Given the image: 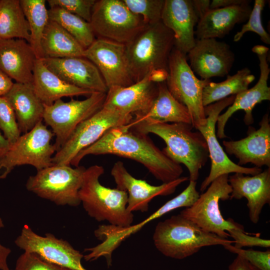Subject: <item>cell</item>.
<instances>
[{"mask_svg": "<svg viewBox=\"0 0 270 270\" xmlns=\"http://www.w3.org/2000/svg\"><path fill=\"white\" fill-rule=\"evenodd\" d=\"M112 154L135 160L146 168L163 183L173 181L183 172L181 165L167 156L152 142L148 134L126 125L112 128L95 143L80 151L70 165L79 166L88 155Z\"/></svg>", "mask_w": 270, "mask_h": 270, "instance_id": "obj_1", "label": "cell"}, {"mask_svg": "<svg viewBox=\"0 0 270 270\" xmlns=\"http://www.w3.org/2000/svg\"><path fill=\"white\" fill-rule=\"evenodd\" d=\"M126 126L140 133H152L162 138L166 144L162 150L164 154L186 166L190 180H197L200 170L206 163L209 153L204 136L198 130L194 132L192 124L141 121L130 122Z\"/></svg>", "mask_w": 270, "mask_h": 270, "instance_id": "obj_2", "label": "cell"}, {"mask_svg": "<svg viewBox=\"0 0 270 270\" xmlns=\"http://www.w3.org/2000/svg\"><path fill=\"white\" fill-rule=\"evenodd\" d=\"M104 172V167L97 164L86 168L78 192L80 203L88 214L98 222L129 226L133 222L134 214L127 210L128 194L117 188L102 185L100 178Z\"/></svg>", "mask_w": 270, "mask_h": 270, "instance_id": "obj_3", "label": "cell"}, {"mask_svg": "<svg viewBox=\"0 0 270 270\" xmlns=\"http://www.w3.org/2000/svg\"><path fill=\"white\" fill-rule=\"evenodd\" d=\"M153 241L164 256L182 260L203 247L234 244V240L208 232L180 214L160 222L156 226Z\"/></svg>", "mask_w": 270, "mask_h": 270, "instance_id": "obj_4", "label": "cell"}, {"mask_svg": "<svg viewBox=\"0 0 270 270\" xmlns=\"http://www.w3.org/2000/svg\"><path fill=\"white\" fill-rule=\"evenodd\" d=\"M125 45L130 71L136 82L152 70H168L169 56L174 47V34L160 21L146 24Z\"/></svg>", "mask_w": 270, "mask_h": 270, "instance_id": "obj_5", "label": "cell"}, {"mask_svg": "<svg viewBox=\"0 0 270 270\" xmlns=\"http://www.w3.org/2000/svg\"><path fill=\"white\" fill-rule=\"evenodd\" d=\"M85 170L83 166L53 164L30 176L26 188L56 205L77 206L81 204L78 192Z\"/></svg>", "mask_w": 270, "mask_h": 270, "instance_id": "obj_6", "label": "cell"}, {"mask_svg": "<svg viewBox=\"0 0 270 270\" xmlns=\"http://www.w3.org/2000/svg\"><path fill=\"white\" fill-rule=\"evenodd\" d=\"M166 80L171 94L188 110L193 128L205 124L206 117L202 104V92L210 80H200L187 62L186 56L174 47L168 61Z\"/></svg>", "mask_w": 270, "mask_h": 270, "instance_id": "obj_7", "label": "cell"}, {"mask_svg": "<svg viewBox=\"0 0 270 270\" xmlns=\"http://www.w3.org/2000/svg\"><path fill=\"white\" fill-rule=\"evenodd\" d=\"M190 207L181 211L180 214L190 220L204 231L227 238L228 232L244 228L231 218L224 219L221 214L219 202L230 200L232 188L228 174L222 175L214 180Z\"/></svg>", "mask_w": 270, "mask_h": 270, "instance_id": "obj_8", "label": "cell"}, {"mask_svg": "<svg viewBox=\"0 0 270 270\" xmlns=\"http://www.w3.org/2000/svg\"><path fill=\"white\" fill-rule=\"evenodd\" d=\"M54 134L42 122L21 134L0 158V179L6 178L16 166L30 165L37 171L53 165L56 152L51 141Z\"/></svg>", "mask_w": 270, "mask_h": 270, "instance_id": "obj_9", "label": "cell"}, {"mask_svg": "<svg viewBox=\"0 0 270 270\" xmlns=\"http://www.w3.org/2000/svg\"><path fill=\"white\" fill-rule=\"evenodd\" d=\"M94 36L126 44L146 25L122 0H96L90 22Z\"/></svg>", "mask_w": 270, "mask_h": 270, "instance_id": "obj_10", "label": "cell"}, {"mask_svg": "<svg viewBox=\"0 0 270 270\" xmlns=\"http://www.w3.org/2000/svg\"><path fill=\"white\" fill-rule=\"evenodd\" d=\"M106 94L93 92L84 100L72 98L66 102L60 99L50 106L44 105L43 121L56 136V152L81 122L102 108Z\"/></svg>", "mask_w": 270, "mask_h": 270, "instance_id": "obj_11", "label": "cell"}, {"mask_svg": "<svg viewBox=\"0 0 270 270\" xmlns=\"http://www.w3.org/2000/svg\"><path fill=\"white\" fill-rule=\"evenodd\" d=\"M132 119L131 114L102 107L77 126L64 144L54 154L53 164L70 165L71 161L80 151L97 142L108 130L126 125Z\"/></svg>", "mask_w": 270, "mask_h": 270, "instance_id": "obj_12", "label": "cell"}, {"mask_svg": "<svg viewBox=\"0 0 270 270\" xmlns=\"http://www.w3.org/2000/svg\"><path fill=\"white\" fill-rule=\"evenodd\" d=\"M235 96L236 95L230 96L204 107L206 122L196 130L206 141L211 166L208 176L200 185L202 192L206 190L214 180L222 175L234 172L254 176L262 171L260 168H246L235 164L228 158L218 140L216 130L218 118L223 110L232 104Z\"/></svg>", "mask_w": 270, "mask_h": 270, "instance_id": "obj_13", "label": "cell"}, {"mask_svg": "<svg viewBox=\"0 0 270 270\" xmlns=\"http://www.w3.org/2000/svg\"><path fill=\"white\" fill-rule=\"evenodd\" d=\"M192 202L191 194L188 191L184 190L138 224L128 227H120L109 224L99 226L94 230V234L95 236L102 240V242L94 247L86 248L84 250L88 252V253L84 256V258L86 261L91 262L104 256L108 266H110L112 252L124 240L140 230L148 222L176 208L190 207Z\"/></svg>", "mask_w": 270, "mask_h": 270, "instance_id": "obj_14", "label": "cell"}, {"mask_svg": "<svg viewBox=\"0 0 270 270\" xmlns=\"http://www.w3.org/2000/svg\"><path fill=\"white\" fill-rule=\"evenodd\" d=\"M84 58L96 66L108 89L114 86H128L134 83L125 44L98 38L85 49Z\"/></svg>", "mask_w": 270, "mask_h": 270, "instance_id": "obj_15", "label": "cell"}, {"mask_svg": "<svg viewBox=\"0 0 270 270\" xmlns=\"http://www.w3.org/2000/svg\"><path fill=\"white\" fill-rule=\"evenodd\" d=\"M14 243L24 252H34L61 266L72 270H88L82 264L84 255L67 240L58 238L50 233L41 236L24 225Z\"/></svg>", "mask_w": 270, "mask_h": 270, "instance_id": "obj_16", "label": "cell"}, {"mask_svg": "<svg viewBox=\"0 0 270 270\" xmlns=\"http://www.w3.org/2000/svg\"><path fill=\"white\" fill-rule=\"evenodd\" d=\"M110 173L116 188L127 193L126 208L131 212H147L149 203L152 198L157 196H166L173 194L180 184L189 180L188 177L180 176L169 182L152 186L144 180L134 177L121 161L114 163Z\"/></svg>", "mask_w": 270, "mask_h": 270, "instance_id": "obj_17", "label": "cell"}, {"mask_svg": "<svg viewBox=\"0 0 270 270\" xmlns=\"http://www.w3.org/2000/svg\"><path fill=\"white\" fill-rule=\"evenodd\" d=\"M187 54L191 70L202 80L228 76L234 60L229 45L216 38L196 39Z\"/></svg>", "mask_w": 270, "mask_h": 270, "instance_id": "obj_18", "label": "cell"}, {"mask_svg": "<svg viewBox=\"0 0 270 270\" xmlns=\"http://www.w3.org/2000/svg\"><path fill=\"white\" fill-rule=\"evenodd\" d=\"M150 72L130 86L109 88L102 107L124 114H134L135 116L146 114L158 92V84L150 80Z\"/></svg>", "mask_w": 270, "mask_h": 270, "instance_id": "obj_19", "label": "cell"}, {"mask_svg": "<svg viewBox=\"0 0 270 270\" xmlns=\"http://www.w3.org/2000/svg\"><path fill=\"white\" fill-rule=\"evenodd\" d=\"M42 60L50 70L70 84L92 92H108L97 68L84 57L44 58Z\"/></svg>", "mask_w": 270, "mask_h": 270, "instance_id": "obj_20", "label": "cell"}, {"mask_svg": "<svg viewBox=\"0 0 270 270\" xmlns=\"http://www.w3.org/2000/svg\"><path fill=\"white\" fill-rule=\"evenodd\" d=\"M256 130L249 127L248 136L238 140H224L226 152L234 156L239 166L248 163L261 168H270V124L268 114H265Z\"/></svg>", "mask_w": 270, "mask_h": 270, "instance_id": "obj_21", "label": "cell"}, {"mask_svg": "<svg viewBox=\"0 0 270 270\" xmlns=\"http://www.w3.org/2000/svg\"><path fill=\"white\" fill-rule=\"evenodd\" d=\"M199 20L192 0H164L161 22L174 34V48L185 55L194 46Z\"/></svg>", "mask_w": 270, "mask_h": 270, "instance_id": "obj_22", "label": "cell"}, {"mask_svg": "<svg viewBox=\"0 0 270 270\" xmlns=\"http://www.w3.org/2000/svg\"><path fill=\"white\" fill-rule=\"evenodd\" d=\"M260 62V76L257 83L250 89L236 95L232 105L218 118L216 136L220 139L226 137L224 134L226 124L230 117L236 112H245L244 120L247 125L254 122L252 110L254 106L264 100H270V88L268 80L270 68L268 62V52L257 54Z\"/></svg>", "mask_w": 270, "mask_h": 270, "instance_id": "obj_23", "label": "cell"}, {"mask_svg": "<svg viewBox=\"0 0 270 270\" xmlns=\"http://www.w3.org/2000/svg\"><path fill=\"white\" fill-rule=\"evenodd\" d=\"M242 173L228 176L232 192L230 200H247V206L250 221L256 224L262 209L270 203V168L252 176Z\"/></svg>", "mask_w": 270, "mask_h": 270, "instance_id": "obj_24", "label": "cell"}, {"mask_svg": "<svg viewBox=\"0 0 270 270\" xmlns=\"http://www.w3.org/2000/svg\"><path fill=\"white\" fill-rule=\"evenodd\" d=\"M36 59L26 40L0 38V70L15 82L32 84Z\"/></svg>", "mask_w": 270, "mask_h": 270, "instance_id": "obj_25", "label": "cell"}, {"mask_svg": "<svg viewBox=\"0 0 270 270\" xmlns=\"http://www.w3.org/2000/svg\"><path fill=\"white\" fill-rule=\"evenodd\" d=\"M252 10L249 4L210 9L196 24L197 40L224 37L236 24L246 20Z\"/></svg>", "mask_w": 270, "mask_h": 270, "instance_id": "obj_26", "label": "cell"}, {"mask_svg": "<svg viewBox=\"0 0 270 270\" xmlns=\"http://www.w3.org/2000/svg\"><path fill=\"white\" fill-rule=\"evenodd\" d=\"M32 86L45 106H50L63 97L88 96L93 92L66 82L50 70L42 59H36L35 62Z\"/></svg>", "mask_w": 270, "mask_h": 270, "instance_id": "obj_27", "label": "cell"}, {"mask_svg": "<svg viewBox=\"0 0 270 270\" xmlns=\"http://www.w3.org/2000/svg\"><path fill=\"white\" fill-rule=\"evenodd\" d=\"M4 96L14 112L21 133L30 131L43 122L44 105L36 94L32 84L14 82Z\"/></svg>", "mask_w": 270, "mask_h": 270, "instance_id": "obj_28", "label": "cell"}, {"mask_svg": "<svg viewBox=\"0 0 270 270\" xmlns=\"http://www.w3.org/2000/svg\"><path fill=\"white\" fill-rule=\"evenodd\" d=\"M158 94L148 111L143 115L135 116L130 122L146 121L192 124V119L188 108L171 94L166 82L158 83Z\"/></svg>", "mask_w": 270, "mask_h": 270, "instance_id": "obj_29", "label": "cell"}, {"mask_svg": "<svg viewBox=\"0 0 270 270\" xmlns=\"http://www.w3.org/2000/svg\"><path fill=\"white\" fill-rule=\"evenodd\" d=\"M41 46L44 58L84 57L85 49L57 22L48 20L44 30Z\"/></svg>", "mask_w": 270, "mask_h": 270, "instance_id": "obj_30", "label": "cell"}, {"mask_svg": "<svg viewBox=\"0 0 270 270\" xmlns=\"http://www.w3.org/2000/svg\"><path fill=\"white\" fill-rule=\"evenodd\" d=\"M0 38H21L30 44V28L20 0H0Z\"/></svg>", "mask_w": 270, "mask_h": 270, "instance_id": "obj_31", "label": "cell"}, {"mask_svg": "<svg viewBox=\"0 0 270 270\" xmlns=\"http://www.w3.org/2000/svg\"><path fill=\"white\" fill-rule=\"evenodd\" d=\"M254 78L250 69L245 68L233 76L228 75L227 78L223 82H210L203 89L204 106L246 90Z\"/></svg>", "mask_w": 270, "mask_h": 270, "instance_id": "obj_32", "label": "cell"}, {"mask_svg": "<svg viewBox=\"0 0 270 270\" xmlns=\"http://www.w3.org/2000/svg\"><path fill=\"white\" fill-rule=\"evenodd\" d=\"M20 3L28 24L30 44L37 59L44 58L41 42L44 30L49 20L48 10L45 0H20Z\"/></svg>", "mask_w": 270, "mask_h": 270, "instance_id": "obj_33", "label": "cell"}, {"mask_svg": "<svg viewBox=\"0 0 270 270\" xmlns=\"http://www.w3.org/2000/svg\"><path fill=\"white\" fill-rule=\"evenodd\" d=\"M48 10L49 20L60 25L84 49L95 40V36L90 22L60 8H51Z\"/></svg>", "mask_w": 270, "mask_h": 270, "instance_id": "obj_34", "label": "cell"}, {"mask_svg": "<svg viewBox=\"0 0 270 270\" xmlns=\"http://www.w3.org/2000/svg\"><path fill=\"white\" fill-rule=\"evenodd\" d=\"M134 14L140 16L145 24L161 21L164 0H122Z\"/></svg>", "mask_w": 270, "mask_h": 270, "instance_id": "obj_35", "label": "cell"}, {"mask_svg": "<svg viewBox=\"0 0 270 270\" xmlns=\"http://www.w3.org/2000/svg\"><path fill=\"white\" fill-rule=\"evenodd\" d=\"M0 131L10 146L21 135L14 112L4 96L0 97Z\"/></svg>", "mask_w": 270, "mask_h": 270, "instance_id": "obj_36", "label": "cell"}, {"mask_svg": "<svg viewBox=\"0 0 270 270\" xmlns=\"http://www.w3.org/2000/svg\"><path fill=\"white\" fill-rule=\"evenodd\" d=\"M265 4L266 1L264 0H255L248 22L243 25L240 30L234 35V42L239 41L246 32H252L258 34L264 42L268 44H270V35L266 31L262 23V12Z\"/></svg>", "mask_w": 270, "mask_h": 270, "instance_id": "obj_37", "label": "cell"}, {"mask_svg": "<svg viewBox=\"0 0 270 270\" xmlns=\"http://www.w3.org/2000/svg\"><path fill=\"white\" fill-rule=\"evenodd\" d=\"M46 2L50 8H61L90 22L96 0H48Z\"/></svg>", "mask_w": 270, "mask_h": 270, "instance_id": "obj_38", "label": "cell"}, {"mask_svg": "<svg viewBox=\"0 0 270 270\" xmlns=\"http://www.w3.org/2000/svg\"><path fill=\"white\" fill-rule=\"evenodd\" d=\"M14 270H72L50 262L38 254L24 252L16 261Z\"/></svg>", "mask_w": 270, "mask_h": 270, "instance_id": "obj_39", "label": "cell"}, {"mask_svg": "<svg viewBox=\"0 0 270 270\" xmlns=\"http://www.w3.org/2000/svg\"><path fill=\"white\" fill-rule=\"evenodd\" d=\"M231 252L241 256L254 266L260 270H270V250H256L253 249L244 250L234 247L232 244L223 246Z\"/></svg>", "mask_w": 270, "mask_h": 270, "instance_id": "obj_40", "label": "cell"}, {"mask_svg": "<svg viewBox=\"0 0 270 270\" xmlns=\"http://www.w3.org/2000/svg\"><path fill=\"white\" fill-rule=\"evenodd\" d=\"M228 233L234 240V246L236 248H242L244 246H254L268 248L270 246L269 240L249 236L244 232V228L232 230Z\"/></svg>", "mask_w": 270, "mask_h": 270, "instance_id": "obj_41", "label": "cell"}, {"mask_svg": "<svg viewBox=\"0 0 270 270\" xmlns=\"http://www.w3.org/2000/svg\"><path fill=\"white\" fill-rule=\"evenodd\" d=\"M228 270H260L241 256L238 255L228 266Z\"/></svg>", "mask_w": 270, "mask_h": 270, "instance_id": "obj_42", "label": "cell"}, {"mask_svg": "<svg viewBox=\"0 0 270 270\" xmlns=\"http://www.w3.org/2000/svg\"><path fill=\"white\" fill-rule=\"evenodd\" d=\"M247 0H212L210 5V9L229 7L234 6L248 4Z\"/></svg>", "mask_w": 270, "mask_h": 270, "instance_id": "obj_43", "label": "cell"}, {"mask_svg": "<svg viewBox=\"0 0 270 270\" xmlns=\"http://www.w3.org/2000/svg\"><path fill=\"white\" fill-rule=\"evenodd\" d=\"M4 227V224L0 216V229ZM11 250L2 245L0 242V270H10L8 264V258Z\"/></svg>", "mask_w": 270, "mask_h": 270, "instance_id": "obj_44", "label": "cell"}, {"mask_svg": "<svg viewBox=\"0 0 270 270\" xmlns=\"http://www.w3.org/2000/svg\"><path fill=\"white\" fill-rule=\"evenodd\" d=\"M14 82L0 70V97L6 96L12 87Z\"/></svg>", "mask_w": 270, "mask_h": 270, "instance_id": "obj_45", "label": "cell"}, {"mask_svg": "<svg viewBox=\"0 0 270 270\" xmlns=\"http://www.w3.org/2000/svg\"><path fill=\"white\" fill-rule=\"evenodd\" d=\"M192 0L194 10L200 20L210 10V1L209 0Z\"/></svg>", "mask_w": 270, "mask_h": 270, "instance_id": "obj_46", "label": "cell"}, {"mask_svg": "<svg viewBox=\"0 0 270 270\" xmlns=\"http://www.w3.org/2000/svg\"><path fill=\"white\" fill-rule=\"evenodd\" d=\"M168 76V70L165 69H156L152 70L150 72V80L154 83H160L166 82Z\"/></svg>", "mask_w": 270, "mask_h": 270, "instance_id": "obj_47", "label": "cell"}, {"mask_svg": "<svg viewBox=\"0 0 270 270\" xmlns=\"http://www.w3.org/2000/svg\"><path fill=\"white\" fill-rule=\"evenodd\" d=\"M10 144L0 131V158L8 151Z\"/></svg>", "mask_w": 270, "mask_h": 270, "instance_id": "obj_48", "label": "cell"}, {"mask_svg": "<svg viewBox=\"0 0 270 270\" xmlns=\"http://www.w3.org/2000/svg\"><path fill=\"white\" fill-rule=\"evenodd\" d=\"M268 48L265 46L262 45H257L254 46L252 48V51L256 53V54H258L268 52Z\"/></svg>", "mask_w": 270, "mask_h": 270, "instance_id": "obj_49", "label": "cell"}]
</instances>
